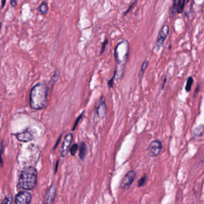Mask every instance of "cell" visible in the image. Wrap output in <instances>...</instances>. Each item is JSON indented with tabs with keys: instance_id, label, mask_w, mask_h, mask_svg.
Segmentation results:
<instances>
[{
	"instance_id": "7",
	"label": "cell",
	"mask_w": 204,
	"mask_h": 204,
	"mask_svg": "<svg viewBox=\"0 0 204 204\" xmlns=\"http://www.w3.org/2000/svg\"><path fill=\"white\" fill-rule=\"evenodd\" d=\"M32 195L28 191H21L15 196V202L17 204H29L31 203Z\"/></svg>"
},
{
	"instance_id": "15",
	"label": "cell",
	"mask_w": 204,
	"mask_h": 204,
	"mask_svg": "<svg viewBox=\"0 0 204 204\" xmlns=\"http://www.w3.org/2000/svg\"><path fill=\"white\" fill-rule=\"evenodd\" d=\"M38 10L42 14H46L47 13L48 11V7L47 3L46 2L42 3L38 7Z\"/></svg>"
},
{
	"instance_id": "31",
	"label": "cell",
	"mask_w": 204,
	"mask_h": 204,
	"mask_svg": "<svg viewBox=\"0 0 204 204\" xmlns=\"http://www.w3.org/2000/svg\"><path fill=\"white\" fill-rule=\"evenodd\" d=\"M59 161L58 160L57 161V162H56V167H55V170H54V173L56 174L57 171H58V165H59Z\"/></svg>"
},
{
	"instance_id": "13",
	"label": "cell",
	"mask_w": 204,
	"mask_h": 204,
	"mask_svg": "<svg viewBox=\"0 0 204 204\" xmlns=\"http://www.w3.org/2000/svg\"><path fill=\"white\" fill-rule=\"evenodd\" d=\"M193 135L196 137H200L203 135L204 134V126L202 124H201L196 126L193 130Z\"/></svg>"
},
{
	"instance_id": "11",
	"label": "cell",
	"mask_w": 204,
	"mask_h": 204,
	"mask_svg": "<svg viewBox=\"0 0 204 204\" xmlns=\"http://www.w3.org/2000/svg\"><path fill=\"white\" fill-rule=\"evenodd\" d=\"M16 138L18 141L23 143H28L32 141L34 138L33 135L29 131H23L16 135Z\"/></svg>"
},
{
	"instance_id": "2",
	"label": "cell",
	"mask_w": 204,
	"mask_h": 204,
	"mask_svg": "<svg viewBox=\"0 0 204 204\" xmlns=\"http://www.w3.org/2000/svg\"><path fill=\"white\" fill-rule=\"evenodd\" d=\"M37 183V171L33 166H28L21 171L19 185L22 189L32 191Z\"/></svg>"
},
{
	"instance_id": "8",
	"label": "cell",
	"mask_w": 204,
	"mask_h": 204,
	"mask_svg": "<svg viewBox=\"0 0 204 204\" xmlns=\"http://www.w3.org/2000/svg\"><path fill=\"white\" fill-rule=\"evenodd\" d=\"M73 140V135L72 133H69L65 137L61 150V154L62 157H65L68 155Z\"/></svg>"
},
{
	"instance_id": "27",
	"label": "cell",
	"mask_w": 204,
	"mask_h": 204,
	"mask_svg": "<svg viewBox=\"0 0 204 204\" xmlns=\"http://www.w3.org/2000/svg\"><path fill=\"white\" fill-rule=\"evenodd\" d=\"M10 4H11V6L13 7H16L17 6V4H18L17 0H11Z\"/></svg>"
},
{
	"instance_id": "26",
	"label": "cell",
	"mask_w": 204,
	"mask_h": 204,
	"mask_svg": "<svg viewBox=\"0 0 204 204\" xmlns=\"http://www.w3.org/2000/svg\"><path fill=\"white\" fill-rule=\"evenodd\" d=\"M199 90H200V84H197V87L196 88V89L195 90V92H194V94H193V97L194 98H196L199 92Z\"/></svg>"
},
{
	"instance_id": "20",
	"label": "cell",
	"mask_w": 204,
	"mask_h": 204,
	"mask_svg": "<svg viewBox=\"0 0 204 204\" xmlns=\"http://www.w3.org/2000/svg\"><path fill=\"white\" fill-rule=\"evenodd\" d=\"M79 146L78 144H77V143L74 144L71 147V148H70L69 150H70L71 155L72 156H75V154L77 153V150H79Z\"/></svg>"
},
{
	"instance_id": "23",
	"label": "cell",
	"mask_w": 204,
	"mask_h": 204,
	"mask_svg": "<svg viewBox=\"0 0 204 204\" xmlns=\"http://www.w3.org/2000/svg\"><path fill=\"white\" fill-rule=\"evenodd\" d=\"M115 77H116V72H114L113 75L112 76V77L110 79V80H109L108 82V86L110 89L113 88V83L115 80Z\"/></svg>"
},
{
	"instance_id": "33",
	"label": "cell",
	"mask_w": 204,
	"mask_h": 204,
	"mask_svg": "<svg viewBox=\"0 0 204 204\" xmlns=\"http://www.w3.org/2000/svg\"><path fill=\"white\" fill-rule=\"evenodd\" d=\"M1 27H2V23L0 22V31H1Z\"/></svg>"
},
{
	"instance_id": "5",
	"label": "cell",
	"mask_w": 204,
	"mask_h": 204,
	"mask_svg": "<svg viewBox=\"0 0 204 204\" xmlns=\"http://www.w3.org/2000/svg\"><path fill=\"white\" fill-rule=\"evenodd\" d=\"M136 177V172L134 170L129 171L128 172L125 176L123 178L120 187L122 189H128L131 186V184L134 183Z\"/></svg>"
},
{
	"instance_id": "16",
	"label": "cell",
	"mask_w": 204,
	"mask_h": 204,
	"mask_svg": "<svg viewBox=\"0 0 204 204\" xmlns=\"http://www.w3.org/2000/svg\"><path fill=\"white\" fill-rule=\"evenodd\" d=\"M148 66H149V61L147 60H145L143 62V64L141 66V69L140 71L139 75H138L140 79L143 77V74H144L145 71L146 70V69L148 67Z\"/></svg>"
},
{
	"instance_id": "12",
	"label": "cell",
	"mask_w": 204,
	"mask_h": 204,
	"mask_svg": "<svg viewBox=\"0 0 204 204\" xmlns=\"http://www.w3.org/2000/svg\"><path fill=\"white\" fill-rule=\"evenodd\" d=\"M88 147L84 142H82L80 146L79 156L82 161H84L88 154Z\"/></svg>"
},
{
	"instance_id": "1",
	"label": "cell",
	"mask_w": 204,
	"mask_h": 204,
	"mask_svg": "<svg viewBox=\"0 0 204 204\" xmlns=\"http://www.w3.org/2000/svg\"><path fill=\"white\" fill-rule=\"evenodd\" d=\"M48 86L45 82L37 84L30 92V106L33 109L39 110L46 107L48 102Z\"/></svg>"
},
{
	"instance_id": "9",
	"label": "cell",
	"mask_w": 204,
	"mask_h": 204,
	"mask_svg": "<svg viewBox=\"0 0 204 204\" xmlns=\"http://www.w3.org/2000/svg\"><path fill=\"white\" fill-rule=\"evenodd\" d=\"M96 110L97 115L100 119H104L106 116L108 110L104 96H102L100 98L98 105L96 107Z\"/></svg>"
},
{
	"instance_id": "14",
	"label": "cell",
	"mask_w": 204,
	"mask_h": 204,
	"mask_svg": "<svg viewBox=\"0 0 204 204\" xmlns=\"http://www.w3.org/2000/svg\"><path fill=\"white\" fill-rule=\"evenodd\" d=\"M186 4V0H178L177 1L176 7V11L178 13H183Z\"/></svg>"
},
{
	"instance_id": "10",
	"label": "cell",
	"mask_w": 204,
	"mask_h": 204,
	"mask_svg": "<svg viewBox=\"0 0 204 204\" xmlns=\"http://www.w3.org/2000/svg\"><path fill=\"white\" fill-rule=\"evenodd\" d=\"M56 194V186L52 184L46 192L43 202L46 204H52L54 202V198Z\"/></svg>"
},
{
	"instance_id": "28",
	"label": "cell",
	"mask_w": 204,
	"mask_h": 204,
	"mask_svg": "<svg viewBox=\"0 0 204 204\" xmlns=\"http://www.w3.org/2000/svg\"><path fill=\"white\" fill-rule=\"evenodd\" d=\"M3 153V147H1V149H0V165H3V159L1 158V156L2 154Z\"/></svg>"
},
{
	"instance_id": "29",
	"label": "cell",
	"mask_w": 204,
	"mask_h": 204,
	"mask_svg": "<svg viewBox=\"0 0 204 204\" xmlns=\"http://www.w3.org/2000/svg\"><path fill=\"white\" fill-rule=\"evenodd\" d=\"M166 80H167V79H166V77H165V78L164 79V80H163L162 84V88H161L162 90V89L164 88V87H165V84H166Z\"/></svg>"
},
{
	"instance_id": "34",
	"label": "cell",
	"mask_w": 204,
	"mask_h": 204,
	"mask_svg": "<svg viewBox=\"0 0 204 204\" xmlns=\"http://www.w3.org/2000/svg\"><path fill=\"white\" fill-rule=\"evenodd\" d=\"M187 1H190V0H187Z\"/></svg>"
},
{
	"instance_id": "3",
	"label": "cell",
	"mask_w": 204,
	"mask_h": 204,
	"mask_svg": "<svg viewBox=\"0 0 204 204\" xmlns=\"http://www.w3.org/2000/svg\"><path fill=\"white\" fill-rule=\"evenodd\" d=\"M129 52V45L128 43L126 40L122 41L119 43L115 50V56L117 62L119 65H120L122 68L127 62Z\"/></svg>"
},
{
	"instance_id": "25",
	"label": "cell",
	"mask_w": 204,
	"mask_h": 204,
	"mask_svg": "<svg viewBox=\"0 0 204 204\" xmlns=\"http://www.w3.org/2000/svg\"><path fill=\"white\" fill-rule=\"evenodd\" d=\"M109 43V40L108 39H105L104 42L102 43V47H101V54H104V51H105V48H106V46Z\"/></svg>"
},
{
	"instance_id": "19",
	"label": "cell",
	"mask_w": 204,
	"mask_h": 204,
	"mask_svg": "<svg viewBox=\"0 0 204 204\" xmlns=\"http://www.w3.org/2000/svg\"><path fill=\"white\" fill-rule=\"evenodd\" d=\"M147 179H148V176L145 174L144 176H143L142 177H141L138 181V184H137V186L138 187H143L145 185V184L147 183Z\"/></svg>"
},
{
	"instance_id": "6",
	"label": "cell",
	"mask_w": 204,
	"mask_h": 204,
	"mask_svg": "<svg viewBox=\"0 0 204 204\" xmlns=\"http://www.w3.org/2000/svg\"><path fill=\"white\" fill-rule=\"evenodd\" d=\"M169 32H170V27L168 25L165 24L161 28L158 34L157 40L156 43V46L157 48H159L162 46H163L165 40L169 34Z\"/></svg>"
},
{
	"instance_id": "17",
	"label": "cell",
	"mask_w": 204,
	"mask_h": 204,
	"mask_svg": "<svg viewBox=\"0 0 204 204\" xmlns=\"http://www.w3.org/2000/svg\"><path fill=\"white\" fill-rule=\"evenodd\" d=\"M193 82H194V80L192 77L191 76V77H188V79L187 80V82H186V85L185 87V90L187 92H189L191 91Z\"/></svg>"
},
{
	"instance_id": "4",
	"label": "cell",
	"mask_w": 204,
	"mask_h": 204,
	"mask_svg": "<svg viewBox=\"0 0 204 204\" xmlns=\"http://www.w3.org/2000/svg\"><path fill=\"white\" fill-rule=\"evenodd\" d=\"M162 149L163 147L162 142L158 140H156L150 143L147 151L150 156L156 157L161 153Z\"/></svg>"
},
{
	"instance_id": "18",
	"label": "cell",
	"mask_w": 204,
	"mask_h": 204,
	"mask_svg": "<svg viewBox=\"0 0 204 204\" xmlns=\"http://www.w3.org/2000/svg\"><path fill=\"white\" fill-rule=\"evenodd\" d=\"M59 75H60V71H59V70H58V69L56 70L54 72V75L52 76V79H51L50 82V84H51L52 88L53 87L54 84V83L58 80Z\"/></svg>"
},
{
	"instance_id": "22",
	"label": "cell",
	"mask_w": 204,
	"mask_h": 204,
	"mask_svg": "<svg viewBox=\"0 0 204 204\" xmlns=\"http://www.w3.org/2000/svg\"><path fill=\"white\" fill-rule=\"evenodd\" d=\"M83 115H84V112H83L82 114L77 118V119L75 120V122H74V125H73V126L72 130H75L76 127H77V126L78 125L79 123V122L80 121V120L82 119V118L83 117Z\"/></svg>"
},
{
	"instance_id": "24",
	"label": "cell",
	"mask_w": 204,
	"mask_h": 204,
	"mask_svg": "<svg viewBox=\"0 0 204 204\" xmlns=\"http://www.w3.org/2000/svg\"><path fill=\"white\" fill-rule=\"evenodd\" d=\"M12 203V197L10 196H6L3 200V201L1 202L2 204H10Z\"/></svg>"
},
{
	"instance_id": "32",
	"label": "cell",
	"mask_w": 204,
	"mask_h": 204,
	"mask_svg": "<svg viewBox=\"0 0 204 204\" xmlns=\"http://www.w3.org/2000/svg\"><path fill=\"white\" fill-rule=\"evenodd\" d=\"M61 136H60L59 138V140L57 141V142H56V144H55V145H54V150L56 147H57V145H58V144H59V141H60V140H61Z\"/></svg>"
},
{
	"instance_id": "30",
	"label": "cell",
	"mask_w": 204,
	"mask_h": 204,
	"mask_svg": "<svg viewBox=\"0 0 204 204\" xmlns=\"http://www.w3.org/2000/svg\"><path fill=\"white\" fill-rule=\"evenodd\" d=\"M6 3V0H1V8H3Z\"/></svg>"
},
{
	"instance_id": "21",
	"label": "cell",
	"mask_w": 204,
	"mask_h": 204,
	"mask_svg": "<svg viewBox=\"0 0 204 204\" xmlns=\"http://www.w3.org/2000/svg\"><path fill=\"white\" fill-rule=\"evenodd\" d=\"M136 3H137V1H135L134 2H133L131 4V5L129 6V8L123 13V16H126L129 13V12L132 10V8L135 7V6L136 5Z\"/></svg>"
},
{
	"instance_id": "35",
	"label": "cell",
	"mask_w": 204,
	"mask_h": 204,
	"mask_svg": "<svg viewBox=\"0 0 204 204\" xmlns=\"http://www.w3.org/2000/svg\"><path fill=\"white\" fill-rule=\"evenodd\" d=\"M177 0H175V1H177Z\"/></svg>"
}]
</instances>
